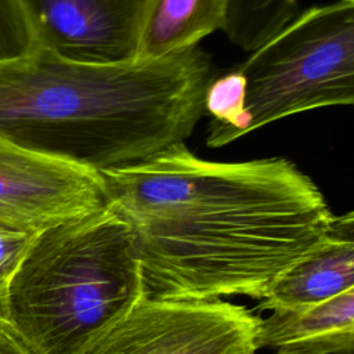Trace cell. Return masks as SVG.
<instances>
[{
    "instance_id": "obj_1",
    "label": "cell",
    "mask_w": 354,
    "mask_h": 354,
    "mask_svg": "<svg viewBox=\"0 0 354 354\" xmlns=\"http://www.w3.org/2000/svg\"><path fill=\"white\" fill-rule=\"evenodd\" d=\"M98 174L136 235L149 299L261 300L333 217L315 183L285 158L213 162L181 142Z\"/></svg>"
},
{
    "instance_id": "obj_2",
    "label": "cell",
    "mask_w": 354,
    "mask_h": 354,
    "mask_svg": "<svg viewBox=\"0 0 354 354\" xmlns=\"http://www.w3.org/2000/svg\"><path fill=\"white\" fill-rule=\"evenodd\" d=\"M216 72L201 47L148 62L88 65L36 48L0 64V137L101 173L188 138Z\"/></svg>"
},
{
    "instance_id": "obj_3",
    "label": "cell",
    "mask_w": 354,
    "mask_h": 354,
    "mask_svg": "<svg viewBox=\"0 0 354 354\" xmlns=\"http://www.w3.org/2000/svg\"><path fill=\"white\" fill-rule=\"evenodd\" d=\"M144 297L130 224L108 203L40 231L6 289V322L30 354H83Z\"/></svg>"
},
{
    "instance_id": "obj_4",
    "label": "cell",
    "mask_w": 354,
    "mask_h": 354,
    "mask_svg": "<svg viewBox=\"0 0 354 354\" xmlns=\"http://www.w3.org/2000/svg\"><path fill=\"white\" fill-rule=\"evenodd\" d=\"M235 69L246 134L286 116L354 102V0L307 8Z\"/></svg>"
},
{
    "instance_id": "obj_5",
    "label": "cell",
    "mask_w": 354,
    "mask_h": 354,
    "mask_svg": "<svg viewBox=\"0 0 354 354\" xmlns=\"http://www.w3.org/2000/svg\"><path fill=\"white\" fill-rule=\"evenodd\" d=\"M259 321L220 299L142 297L83 354H257Z\"/></svg>"
},
{
    "instance_id": "obj_6",
    "label": "cell",
    "mask_w": 354,
    "mask_h": 354,
    "mask_svg": "<svg viewBox=\"0 0 354 354\" xmlns=\"http://www.w3.org/2000/svg\"><path fill=\"white\" fill-rule=\"evenodd\" d=\"M106 205L98 173L0 137V224L40 232Z\"/></svg>"
},
{
    "instance_id": "obj_7",
    "label": "cell",
    "mask_w": 354,
    "mask_h": 354,
    "mask_svg": "<svg viewBox=\"0 0 354 354\" xmlns=\"http://www.w3.org/2000/svg\"><path fill=\"white\" fill-rule=\"evenodd\" d=\"M36 46L71 62H134L145 0H19Z\"/></svg>"
},
{
    "instance_id": "obj_8",
    "label": "cell",
    "mask_w": 354,
    "mask_h": 354,
    "mask_svg": "<svg viewBox=\"0 0 354 354\" xmlns=\"http://www.w3.org/2000/svg\"><path fill=\"white\" fill-rule=\"evenodd\" d=\"M354 289V214L335 216L308 252L289 266L260 300L264 310H299Z\"/></svg>"
},
{
    "instance_id": "obj_9",
    "label": "cell",
    "mask_w": 354,
    "mask_h": 354,
    "mask_svg": "<svg viewBox=\"0 0 354 354\" xmlns=\"http://www.w3.org/2000/svg\"><path fill=\"white\" fill-rule=\"evenodd\" d=\"M254 346L277 354H354V289L299 310L260 318Z\"/></svg>"
},
{
    "instance_id": "obj_10",
    "label": "cell",
    "mask_w": 354,
    "mask_h": 354,
    "mask_svg": "<svg viewBox=\"0 0 354 354\" xmlns=\"http://www.w3.org/2000/svg\"><path fill=\"white\" fill-rule=\"evenodd\" d=\"M230 0H145L134 62H148L196 47L224 28Z\"/></svg>"
},
{
    "instance_id": "obj_11",
    "label": "cell",
    "mask_w": 354,
    "mask_h": 354,
    "mask_svg": "<svg viewBox=\"0 0 354 354\" xmlns=\"http://www.w3.org/2000/svg\"><path fill=\"white\" fill-rule=\"evenodd\" d=\"M297 14V0H230L223 32L235 46L253 51Z\"/></svg>"
},
{
    "instance_id": "obj_12",
    "label": "cell",
    "mask_w": 354,
    "mask_h": 354,
    "mask_svg": "<svg viewBox=\"0 0 354 354\" xmlns=\"http://www.w3.org/2000/svg\"><path fill=\"white\" fill-rule=\"evenodd\" d=\"M245 97V79L235 66L223 75H214L203 97V111L212 116L206 137L207 147H224L246 136Z\"/></svg>"
},
{
    "instance_id": "obj_13",
    "label": "cell",
    "mask_w": 354,
    "mask_h": 354,
    "mask_svg": "<svg viewBox=\"0 0 354 354\" xmlns=\"http://www.w3.org/2000/svg\"><path fill=\"white\" fill-rule=\"evenodd\" d=\"M37 48L19 0H0V64L19 59Z\"/></svg>"
},
{
    "instance_id": "obj_14",
    "label": "cell",
    "mask_w": 354,
    "mask_h": 354,
    "mask_svg": "<svg viewBox=\"0 0 354 354\" xmlns=\"http://www.w3.org/2000/svg\"><path fill=\"white\" fill-rule=\"evenodd\" d=\"M37 234L0 224V295H6L11 277Z\"/></svg>"
},
{
    "instance_id": "obj_15",
    "label": "cell",
    "mask_w": 354,
    "mask_h": 354,
    "mask_svg": "<svg viewBox=\"0 0 354 354\" xmlns=\"http://www.w3.org/2000/svg\"><path fill=\"white\" fill-rule=\"evenodd\" d=\"M0 354H30L6 321H0Z\"/></svg>"
},
{
    "instance_id": "obj_16",
    "label": "cell",
    "mask_w": 354,
    "mask_h": 354,
    "mask_svg": "<svg viewBox=\"0 0 354 354\" xmlns=\"http://www.w3.org/2000/svg\"><path fill=\"white\" fill-rule=\"evenodd\" d=\"M0 321H6V295H0Z\"/></svg>"
},
{
    "instance_id": "obj_17",
    "label": "cell",
    "mask_w": 354,
    "mask_h": 354,
    "mask_svg": "<svg viewBox=\"0 0 354 354\" xmlns=\"http://www.w3.org/2000/svg\"><path fill=\"white\" fill-rule=\"evenodd\" d=\"M274 354H277V353H274Z\"/></svg>"
}]
</instances>
